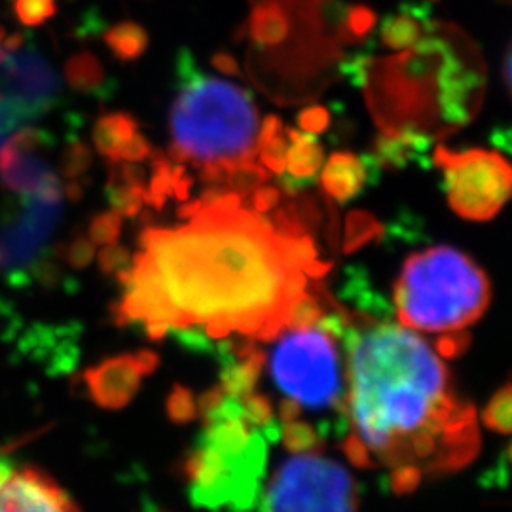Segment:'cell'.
<instances>
[{"mask_svg":"<svg viewBox=\"0 0 512 512\" xmlns=\"http://www.w3.org/2000/svg\"><path fill=\"white\" fill-rule=\"evenodd\" d=\"M348 340L349 458L385 469L401 494L427 476L456 473L478 456L476 408L459 397L429 340L401 323L361 325Z\"/></svg>","mask_w":512,"mask_h":512,"instance_id":"7a4b0ae2","label":"cell"},{"mask_svg":"<svg viewBox=\"0 0 512 512\" xmlns=\"http://www.w3.org/2000/svg\"><path fill=\"white\" fill-rule=\"evenodd\" d=\"M490 141L494 147L503 150V152H511V129L509 126H503V128H495L490 135Z\"/></svg>","mask_w":512,"mask_h":512,"instance_id":"d590c367","label":"cell"},{"mask_svg":"<svg viewBox=\"0 0 512 512\" xmlns=\"http://www.w3.org/2000/svg\"><path fill=\"white\" fill-rule=\"evenodd\" d=\"M511 385H505L495 393L494 399L482 412V421L488 429L509 435L511 433Z\"/></svg>","mask_w":512,"mask_h":512,"instance_id":"44dd1931","label":"cell"},{"mask_svg":"<svg viewBox=\"0 0 512 512\" xmlns=\"http://www.w3.org/2000/svg\"><path fill=\"white\" fill-rule=\"evenodd\" d=\"M92 160L93 156L90 147L84 145L82 141H73V143H69L65 147L63 154H61L59 173L65 179L73 181V179H78V177L88 173V169L92 167Z\"/></svg>","mask_w":512,"mask_h":512,"instance_id":"7402d4cb","label":"cell"},{"mask_svg":"<svg viewBox=\"0 0 512 512\" xmlns=\"http://www.w3.org/2000/svg\"><path fill=\"white\" fill-rule=\"evenodd\" d=\"M150 152H152V148H150L147 137L137 131V133L129 139L128 143L118 150L114 162H131V164L145 162V160L150 158Z\"/></svg>","mask_w":512,"mask_h":512,"instance_id":"f1b7e54d","label":"cell"},{"mask_svg":"<svg viewBox=\"0 0 512 512\" xmlns=\"http://www.w3.org/2000/svg\"><path fill=\"white\" fill-rule=\"evenodd\" d=\"M437 25L431 18V6L418 0H404L393 14H387L378 38L385 48L401 52L416 46L420 40L435 33Z\"/></svg>","mask_w":512,"mask_h":512,"instance_id":"4fadbf2b","label":"cell"},{"mask_svg":"<svg viewBox=\"0 0 512 512\" xmlns=\"http://www.w3.org/2000/svg\"><path fill=\"white\" fill-rule=\"evenodd\" d=\"M65 80L76 92L92 95H101L110 86L103 63L90 52H80L69 57L65 63Z\"/></svg>","mask_w":512,"mask_h":512,"instance_id":"ac0fdd59","label":"cell"},{"mask_svg":"<svg viewBox=\"0 0 512 512\" xmlns=\"http://www.w3.org/2000/svg\"><path fill=\"white\" fill-rule=\"evenodd\" d=\"M287 139H285V131L272 139L270 143L262 145V147L256 150L258 158H260V165L268 171V173H274V175H281L285 171V164H287Z\"/></svg>","mask_w":512,"mask_h":512,"instance_id":"484cf974","label":"cell"},{"mask_svg":"<svg viewBox=\"0 0 512 512\" xmlns=\"http://www.w3.org/2000/svg\"><path fill=\"white\" fill-rule=\"evenodd\" d=\"M122 217L116 211L99 213L90 222V239L97 245H114L120 238Z\"/></svg>","mask_w":512,"mask_h":512,"instance_id":"d4e9b609","label":"cell"},{"mask_svg":"<svg viewBox=\"0 0 512 512\" xmlns=\"http://www.w3.org/2000/svg\"><path fill=\"white\" fill-rule=\"evenodd\" d=\"M177 228H147L141 251L118 272L120 325L162 338L202 330L209 338L272 342L296 323L321 319L317 293L330 264L310 234L279 232L228 190Z\"/></svg>","mask_w":512,"mask_h":512,"instance_id":"6da1fadb","label":"cell"},{"mask_svg":"<svg viewBox=\"0 0 512 512\" xmlns=\"http://www.w3.org/2000/svg\"><path fill=\"white\" fill-rule=\"evenodd\" d=\"M23 42H25V37H23L21 33H16V35H12V37H4L2 50H4V54H14V52H18L19 48L23 46Z\"/></svg>","mask_w":512,"mask_h":512,"instance_id":"8d00e7d4","label":"cell"},{"mask_svg":"<svg viewBox=\"0 0 512 512\" xmlns=\"http://www.w3.org/2000/svg\"><path fill=\"white\" fill-rule=\"evenodd\" d=\"M135 368L126 359L107 361L88 372L86 380L93 399L103 406H118L129 399L135 384Z\"/></svg>","mask_w":512,"mask_h":512,"instance_id":"5bb4252c","label":"cell"},{"mask_svg":"<svg viewBox=\"0 0 512 512\" xmlns=\"http://www.w3.org/2000/svg\"><path fill=\"white\" fill-rule=\"evenodd\" d=\"M268 512H359L355 478L336 459L298 452L270 478Z\"/></svg>","mask_w":512,"mask_h":512,"instance_id":"8992f818","label":"cell"},{"mask_svg":"<svg viewBox=\"0 0 512 512\" xmlns=\"http://www.w3.org/2000/svg\"><path fill=\"white\" fill-rule=\"evenodd\" d=\"M321 173V186L323 192L330 200L348 205L361 198L368 188L378 186L382 181V167L374 160V156L368 154H353V152H334L330 154L327 164Z\"/></svg>","mask_w":512,"mask_h":512,"instance_id":"30bf717a","label":"cell"},{"mask_svg":"<svg viewBox=\"0 0 512 512\" xmlns=\"http://www.w3.org/2000/svg\"><path fill=\"white\" fill-rule=\"evenodd\" d=\"M327 107H321V105H311L306 109L300 110L296 122L300 126V131L304 133H310V135H319V133H325L329 131L330 122H332V116Z\"/></svg>","mask_w":512,"mask_h":512,"instance_id":"4316f807","label":"cell"},{"mask_svg":"<svg viewBox=\"0 0 512 512\" xmlns=\"http://www.w3.org/2000/svg\"><path fill=\"white\" fill-rule=\"evenodd\" d=\"M283 131H285L283 122H281L277 116H274V114H270V116L264 120L262 128H258V135H256V150L262 147V145L270 143V141L275 139V137H279Z\"/></svg>","mask_w":512,"mask_h":512,"instance_id":"d6a6232c","label":"cell"},{"mask_svg":"<svg viewBox=\"0 0 512 512\" xmlns=\"http://www.w3.org/2000/svg\"><path fill=\"white\" fill-rule=\"evenodd\" d=\"M63 251H59V255L63 256L74 268H84L92 262L93 249L92 239L76 238L73 243H69L67 247H61Z\"/></svg>","mask_w":512,"mask_h":512,"instance_id":"f546056e","label":"cell"},{"mask_svg":"<svg viewBox=\"0 0 512 512\" xmlns=\"http://www.w3.org/2000/svg\"><path fill=\"white\" fill-rule=\"evenodd\" d=\"M330 23L336 31V37L346 44H359L370 37L376 29V12L365 4H332Z\"/></svg>","mask_w":512,"mask_h":512,"instance_id":"e0dca14e","label":"cell"},{"mask_svg":"<svg viewBox=\"0 0 512 512\" xmlns=\"http://www.w3.org/2000/svg\"><path fill=\"white\" fill-rule=\"evenodd\" d=\"M376 232H378V222L372 215H368L365 211H353L349 213L348 222H346V234H348L346 247L349 251H353L368 239L374 238Z\"/></svg>","mask_w":512,"mask_h":512,"instance_id":"cb8c5ba5","label":"cell"},{"mask_svg":"<svg viewBox=\"0 0 512 512\" xmlns=\"http://www.w3.org/2000/svg\"><path fill=\"white\" fill-rule=\"evenodd\" d=\"M48 143L46 133L37 128L21 129L0 148V183L8 190L35 196L50 167L35 160L40 148Z\"/></svg>","mask_w":512,"mask_h":512,"instance_id":"9c48e42d","label":"cell"},{"mask_svg":"<svg viewBox=\"0 0 512 512\" xmlns=\"http://www.w3.org/2000/svg\"><path fill=\"white\" fill-rule=\"evenodd\" d=\"M211 65L213 69H217L219 73L226 74V76H234V78H243L241 67L234 55L226 54V52H217L211 57Z\"/></svg>","mask_w":512,"mask_h":512,"instance_id":"836d02e7","label":"cell"},{"mask_svg":"<svg viewBox=\"0 0 512 512\" xmlns=\"http://www.w3.org/2000/svg\"><path fill=\"white\" fill-rule=\"evenodd\" d=\"M103 42L116 59H120L124 63H131L145 55L150 38H148L145 27H141L139 23L122 21V23H116L114 27H110L109 31L103 35Z\"/></svg>","mask_w":512,"mask_h":512,"instance_id":"d6986e66","label":"cell"},{"mask_svg":"<svg viewBox=\"0 0 512 512\" xmlns=\"http://www.w3.org/2000/svg\"><path fill=\"white\" fill-rule=\"evenodd\" d=\"M512 50H511V42L507 44V48H505V52H503V59H501V80H503V88H505V92L507 95L511 97V88H512Z\"/></svg>","mask_w":512,"mask_h":512,"instance_id":"e575fe53","label":"cell"},{"mask_svg":"<svg viewBox=\"0 0 512 512\" xmlns=\"http://www.w3.org/2000/svg\"><path fill=\"white\" fill-rule=\"evenodd\" d=\"M109 184H107V202H109L112 211H116L120 217L133 219L141 213L145 205V188L147 183L139 181H129L109 171Z\"/></svg>","mask_w":512,"mask_h":512,"instance_id":"ffe728a7","label":"cell"},{"mask_svg":"<svg viewBox=\"0 0 512 512\" xmlns=\"http://www.w3.org/2000/svg\"><path fill=\"white\" fill-rule=\"evenodd\" d=\"M14 12L25 27H38L54 18L57 12L55 0H14Z\"/></svg>","mask_w":512,"mask_h":512,"instance_id":"603a6c76","label":"cell"},{"mask_svg":"<svg viewBox=\"0 0 512 512\" xmlns=\"http://www.w3.org/2000/svg\"><path fill=\"white\" fill-rule=\"evenodd\" d=\"M279 200H281L279 188L260 184L256 190H253L251 207H253V211H256V213H268V211H272V209L277 207Z\"/></svg>","mask_w":512,"mask_h":512,"instance_id":"4dcf8cb0","label":"cell"},{"mask_svg":"<svg viewBox=\"0 0 512 512\" xmlns=\"http://www.w3.org/2000/svg\"><path fill=\"white\" fill-rule=\"evenodd\" d=\"M12 475V465L6 459H0V486L6 482V478Z\"/></svg>","mask_w":512,"mask_h":512,"instance_id":"74e56055","label":"cell"},{"mask_svg":"<svg viewBox=\"0 0 512 512\" xmlns=\"http://www.w3.org/2000/svg\"><path fill=\"white\" fill-rule=\"evenodd\" d=\"M368 50L363 52H355V54L348 55L344 61H342V74L346 76L351 86L355 88H365L366 76H368V67L372 63V57H370Z\"/></svg>","mask_w":512,"mask_h":512,"instance_id":"83f0119b","label":"cell"},{"mask_svg":"<svg viewBox=\"0 0 512 512\" xmlns=\"http://www.w3.org/2000/svg\"><path fill=\"white\" fill-rule=\"evenodd\" d=\"M173 74L177 93L169 109V160L198 169L255 160L260 124L253 95L202 71L188 48L177 52Z\"/></svg>","mask_w":512,"mask_h":512,"instance_id":"3957f363","label":"cell"},{"mask_svg":"<svg viewBox=\"0 0 512 512\" xmlns=\"http://www.w3.org/2000/svg\"><path fill=\"white\" fill-rule=\"evenodd\" d=\"M128 251L122 247H114V245H107L101 253H99V264L105 272H120L122 268H126L129 264Z\"/></svg>","mask_w":512,"mask_h":512,"instance_id":"1f68e13d","label":"cell"},{"mask_svg":"<svg viewBox=\"0 0 512 512\" xmlns=\"http://www.w3.org/2000/svg\"><path fill=\"white\" fill-rule=\"evenodd\" d=\"M270 353V374L294 410L342 412L346 404V357L334 330L321 319L281 330Z\"/></svg>","mask_w":512,"mask_h":512,"instance_id":"5b68a950","label":"cell"},{"mask_svg":"<svg viewBox=\"0 0 512 512\" xmlns=\"http://www.w3.org/2000/svg\"><path fill=\"white\" fill-rule=\"evenodd\" d=\"M137 133V122L128 112L103 114L93 126V145L109 162L116 160L118 150Z\"/></svg>","mask_w":512,"mask_h":512,"instance_id":"2e32d148","label":"cell"},{"mask_svg":"<svg viewBox=\"0 0 512 512\" xmlns=\"http://www.w3.org/2000/svg\"><path fill=\"white\" fill-rule=\"evenodd\" d=\"M431 137L418 129H401V131H382L370 147V154L380 164L382 171L399 173L412 165L429 169L431 158Z\"/></svg>","mask_w":512,"mask_h":512,"instance_id":"8fae6325","label":"cell"},{"mask_svg":"<svg viewBox=\"0 0 512 512\" xmlns=\"http://www.w3.org/2000/svg\"><path fill=\"white\" fill-rule=\"evenodd\" d=\"M0 512H80L46 473L27 467L0 486Z\"/></svg>","mask_w":512,"mask_h":512,"instance_id":"ba28073f","label":"cell"},{"mask_svg":"<svg viewBox=\"0 0 512 512\" xmlns=\"http://www.w3.org/2000/svg\"><path fill=\"white\" fill-rule=\"evenodd\" d=\"M4 37H6V31H4V27L0 25V63H2V59H4V50H2V42H4Z\"/></svg>","mask_w":512,"mask_h":512,"instance_id":"f35d334b","label":"cell"},{"mask_svg":"<svg viewBox=\"0 0 512 512\" xmlns=\"http://www.w3.org/2000/svg\"><path fill=\"white\" fill-rule=\"evenodd\" d=\"M433 164L440 167L442 190L461 219L492 220L511 196V165L497 152L482 148L458 152L439 145Z\"/></svg>","mask_w":512,"mask_h":512,"instance_id":"52a82bcc","label":"cell"},{"mask_svg":"<svg viewBox=\"0 0 512 512\" xmlns=\"http://www.w3.org/2000/svg\"><path fill=\"white\" fill-rule=\"evenodd\" d=\"M289 137L287 147V164L279 177V186L287 196H298L302 190L317 183L319 171L325 164V152L315 139V135L304 133L300 129L285 128Z\"/></svg>","mask_w":512,"mask_h":512,"instance_id":"7c38bea8","label":"cell"},{"mask_svg":"<svg viewBox=\"0 0 512 512\" xmlns=\"http://www.w3.org/2000/svg\"><path fill=\"white\" fill-rule=\"evenodd\" d=\"M492 285L475 260L448 245L408 256L393 287L399 323L425 334H458L486 313Z\"/></svg>","mask_w":512,"mask_h":512,"instance_id":"277c9868","label":"cell"},{"mask_svg":"<svg viewBox=\"0 0 512 512\" xmlns=\"http://www.w3.org/2000/svg\"><path fill=\"white\" fill-rule=\"evenodd\" d=\"M243 31H247L249 38L260 48H272L287 40L291 21L279 2L266 0L251 12V18L245 23Z\"/></svg>","mask_w":512,"mask_h":512,"instance_id":"9a60e30c","label":"cell"}]
</instances>
